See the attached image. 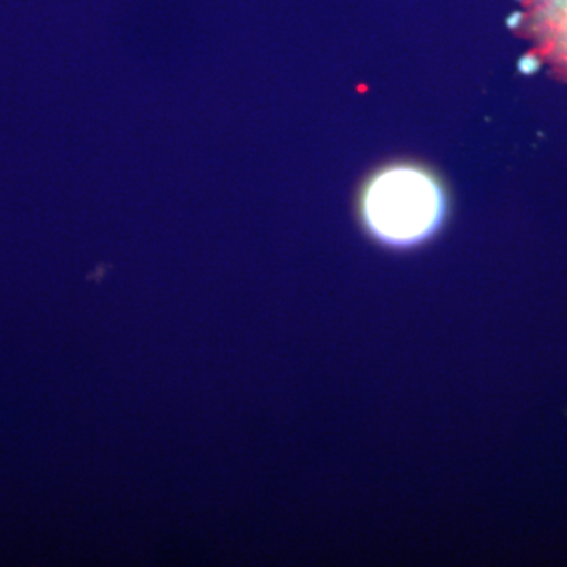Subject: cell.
Masks as SVG:
<instances>
[{"label":"cell","instance_id":"cell-2","mask_svg":"<svg viewBox=\"0 0 567 567\" xmlns=\"http://www.w3.org/2000/svg\"><path fill=\"white\" fill-rule=\"evenodd\" d=\"M520 31L537 58L567 82V0H520Z\"/></svg>","mask_w":567,"mask_h":567},{"label":"cell","instance_id":"cell-1","mask_svg":"<svg viewBox=\"0 0 567 567\" xmlns=\"http://www.w3.org/2000/svg\"><path fill=\"white\" fill-rule=\"evenodd\" d=\"M361 210L369 230L380 240L413 245L439 227L445 213V194L427 171L395 164L368 182Z\"/></svg>","mask_w":567,"mask_h":567}]
</instances>
